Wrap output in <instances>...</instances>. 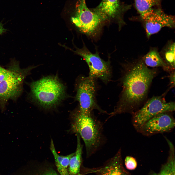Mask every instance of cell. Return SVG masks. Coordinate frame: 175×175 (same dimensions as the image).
<instances>
[{
  "mask_svg": "<svg viewBox=\"0 0 175 175\" xmlns=\"http://www.w3.org/2000/svg\"><path fill=\"white\" fill-rule=\"evenodd\" d=\"M55 167L46 162H31L8 175H60Z\"/></svg>",
  "mask_w": 175,
  "mask_h": 175,
  "instance_id": "7c38bea8",
  "label": "cell"
},
{
  "mask_svg": "<svg viewBox=\"0 0 175 175\" xmlns=\"http://www.w3.org/2000/svg\"><path fill=\"white\" fill-rule=\"evenodd\" d=\"M30 86L32 101L45 109L57 107L67 97L66 87L56 75L44 77Z\"/></svg>",
  "mask_w": 175,
  "mask_h": 175,
  "instance_id": "3957f363",
  "label": "cell"
},
{
  "mask_svg": "<svg viewBox=\"0 0 175 175\" xmlns=\"http://www.w3.org/2000/svg\"><path fill=\"white\" fill-rule=\"evenodd\" d=\"M139 18L148 39L164 27H175L174 17L165 13L160 8L151 9L140 15Z\"/></svg>",
  "mask_w": 175,
  "mask_h": 175,
  "instance_id": "ba28073f",
  "label": "cell"
},
{
  "mask_svg": "<svg viewBox=\"0 0 175 175\" xmlns=\"http://www.w3.org/2000/svg\"><path fill=\"white\" fill-rule=\"evenodd\" d=\"M6 29L4 28L3 26L2 23H0V34L3 33L6 31Z\"/></svg>",
  "mask_w": 175,
  "mask_h": 175,
  "instance_id": "603a6c76",
  "label": "cell"
},
{
  "mask_svg": "<svg viewBox=\"0 0 175 175\" xmlns=\"http://www.w3.org/2000/svg\"><path fill=\"white\" fill-rule=\"evenodd\" d=\"M119 0H102L99 4L93 10L105 20L118 18L121 19L122 10Z\"/></svg>",
  "mask_w": 175,
  "mask_h": 175,
  "instance_id": "4fadbf2b",
  "label": "cell"
},
{
  "mask_svg": "<svg viewBox=\"0 0 175 175\" xmlns=\"http://www.w3.org/2000/svg\"><path fill=\"white\" fill-rule=\"evenodd\" d=\"M9 70L5 69L0 65V82L6 78L9 73Z\"/></svg>",
  "mask_w": 175,
  "mask_h": 175,
  "instance_id": "44dd1931",
  "label": "cell"
},
{
  "mask_svg": "<svg viewBox=\"0 0 175 175\" xmlns=\"http://www.w3.org/2000/svg\"><path fill=\"white\" fill-rule=\"evenodd\" d=\"M125 166L126 168L130 170L135 169L137 166V163L135 159L131 156H127L124 160Z\"/></svg>",
  "mask_w": 175,
  "mask_h": 175,
  "instance_id": "ffe728a7",
  "label": "cell"
},
{
  "mask_svg": "<svg viewBox=\"0 0 175 175\" xmlns=\"http://www.w3.org/2000/svg\"><path fill=\"white\" fill-rule=\"evenodd\" d=\"M136 8L140 14L141 15L155 6L158 5L160 0H134Z\"/></svg>",
  "mask_w": 175,
  "mask_h": 175,
  "instance_id": "d6986e66",
  "label": "cell"
},
{
  "mask_svg": "<svg viewBox=\"0 0 175 175\" xmlns=\"http://www.w3.org/2000/svg\"><path fill=\"white\" fill-rule=\"evenodd\" d=\"M165 95L152 97L132 114V124L137 131L147 122L158 114L175 111V102H166Z\"/></svg>",
  "mask_w": 175,
  "mask_h": 175,
  "instance_id": "5b68a950",
  "label": "cell"
},
{
  "mask_svg": "<svg viewBox=\"0 0 175 175\" xmlns=\"http://www.w3.org/2000/svg\"><path fill=\"white\" fill-rule=\"evenodd\" d=\"M50 149L54 158L55 167L58 172L60 175H69V166L70 159L74 153L65 156L59 155L56 151L52 139L51 140Z\"/></svg>",
  "mask_w": 175,
  "mask_h": 175,
  "instance_id": "2e32d148",
  "label": "cell"
},
{
  "mask_svg": "<svg viewBox=\"0 0 175 175\" xmlns=\"http://www.w3.org/2000/svg\"><path fill=\"white\" fill-rule=\"evenodd\" d=\"M170 74L169 76V85L170 88H171L175 86V71L173 70L170 72Z\"/></svg>",
  "mask_w": 175,
  "mask_h": 175,
  "instance_id": "7402d4cb",
  "label": "cell"
},
{
  "mask_svg": "<svg viewBox=\"0 0 175 175\" xmlns=\"http://www.w3.org/2000/svg\"><path fill=\"white\" fill-rule=\"evenodd\" d=\"M36 67L31 66L22 69L17 61H11L8 68L9 71V75L0 82V106L2 112L8 101L15 100L21 95L25 79Z\"/></svg>",
  "mask_w": 175,
  "mask_h": 175,
  "instance_id": "277c9868",
  "label": "cell"
},
{
  "mask_svg": "<svg viewBox=\"0 0 175 175\" xmlns=\"http://www.w3.org/2000/svg\"><path fill=\"white\" fill-rule=\"evenodd\" d=\"M172 112L158 114L145 123L138 132L143 135L149 136L169 132L175 126V120Z\"/></svg>",
  "mask_w": 175,
  "mask_h": 175,
  "instance_id": "30bf717a",
  "label": "cell"
},
{
  "mask_svg": "<svg viewBox=\"0 0 175 175\" xmlns=\"http://www.w3.org/2000/svg\"><path fill=\"white\" fill-rule=\"evenodd\" d=\"M148 175H158V173L154 171H151Z\"/></svg>",
  "mask_w": 175,
  "mask_h": 175,
  "instance_id": "cb8c5ba5",
  "label": "cell"
},
{
  "mask_svg": "<svg viewBox=\"0 0 175 175\" xmlns=\"http://www.w3.org/2000/svg\"><path fill=\"white\" fill-rule=\"evenodd\" d=\"M175 43L173 41H168L160 53L166 63L172 70H175Z\"/></svg>",
  "mask_w": 175,
  "mask_h": 175,
  "instance_id": "ac0fdd59",
  "label": "cell"
},
{
  "mask_svg": "<svg viewBox=\"0 0 175 175\" xmlns=\"http://www.w3.org/2000/svg\"><path fill=\"white\" fill-rule=\"evenodd\" d=\"M71 50L85 60L89 69L88 76L94 79H99L106 83L109 81L111 72L109 61H104L97 52L92 53L85 45L81 48L76 47L75 50Z\"/></svg>",
  "mask_w": 175,
  "mask_h": 175,
  "instance_id": "9c48e42d",
  "label": "cell"
},
{
  "mask_svg": "<svg viewBox=\"0 0 175 175\" xmlns=\"http://www.w3.org/2000/svg\"><path fill=\"white\" fill-rule=\"evenodd\" d=\"M71 20L80 31L89 36L96 34L105 20L97 13L88 8L86 0H79L76 12Z\"/></svg>",
  "mask_w": 175,
  "mask_h": 175,
  "instance_id": "8992f818",
  "label": "cell"
},
{
  "mask_svg": "<svg viewBox=\"0 0 175 175\" xmlns=\"http://www.w3.org/2000/svg\"><path fill=\"white\" fill-rule=\"evenodd\" d=\"M142 59L145 65L148 67H161L165 71L169 72L173 70L165 62L158 49L156 48L153 47L150 49Z\"/></svg>",
  "mask_w": 175,
  "mask_h": 175,
  "instance_id": "5bb4252c",
  "label": "cell"
},
{
  "mask_svg": "<svg viewBox=\"0 0 175 175\" xmlns=\"http://www.w3.org/2000/svg\"><path fill=\"white\" fill-rule=\"evenodd\" d=\"M71 130L79 134L83 140L85 147L87 158L95 153L102 146L105 141L102 123L92 112L85 113L79 108L71 114Z\"/></svg>",
  "mask_w": 175,
  "mask_h": 175,
  "instance_id": "7a4b0ae2",
  "label": "cell"
},
{
  "mask_svg": "<svg viewBox=\"0 0 175 175\" xmlns=\"http://www.w3.org/2000/svg\"><path fill=\"white\" fill-rule=\"evenodd\" d=\"M95 79L88 76H81L78 78L75 85L76 93L75 99L79 103V109L83 112H92L93 110L96 109L102 113H106L96 102Z\"/></svg>",
  "mask_w": 175,
  "mask_h": 175,
  "instance_id": "52a82bcc",
  "label": "cell"
},
{
  "mask_svg": "<svg viewBox=\"0 0 175 175\" xmlns=\"http://www.w3.org/2000/svg\"><path fill=\"white\" fill-rule=\"evenodd\" d=\"M165 139L168 144L169 151L167 160L161 166L158 175H175V155L174 146L172 143L166 137Z\"/></svg>",
  "mask_w": 175,
  "mask_h": 175,
  "instance_id": "e0dca14e",
  "label": "cell"
},
{
  "mask_svg": "<svg viewBox=\"0 0 175 175\" xmlns=\"http://www.w3.org/2000/svg\"><path fill=\"white\" fill-rule=\"evenodd\" d=\"M123 67L122 90L117 105L109 118L123 113L132 114L139 109L157 74V70L149 68L142 58L127 62Z\"/></svg>",
  "mask_w": 175,
  "mask_h": 175,
  "instance_id": "6da1fadb",
  "label": "cell"
},
{
  "mask_svg": "<svg viewBox=\"0 0 175 175\" xmlns=\"http://www.w3.org/2000/svg\"><path fill=\"white\" fill-rule=\"evenodd\" d=\"M77 147L75 152L71 157L68 167L69 175H81L80 172L82 162L83 145L80 137L77 134Z\"/></svg>",
  "mask_w": 175,
  "mask_h": 175,
  "instance_id": "9a60e30c",
  "label": "cell"
},
{
  "mask_svg": "<svg viewBox=\"0 0 175 175\" xmlns=\"http://www.w3.org/2000/svg\"><path fill=\"white\" fill-rule=\"evenodd\" d=\"M90 170L96 175H131L123 166L121 148L101 167Z\"/></svg>",
  "mask_w": 175,
  "mask_h": 175,
  "instance_id": "8fae6325",
  "label": "cell"
}]
</instances>
